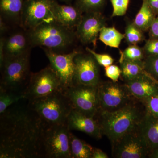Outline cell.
Wrapping results in <instances>:
<instances>
[{
	"label": "cell",
	"mask_w": 158,
	"mask_h": 158,
	"mask_svg": "<svg viewBox=\"0 0 158 158\" xmlns=\"http://www.w3.org/2000/svg\"><path fill=\"white\" fill-rule=\"evenodd\" d=\"M43 125L28 105L11 106L0 117V158H38Z\"/></svg>",
	"instance_id": "obj_1"
},
{
	"label": "cell",
	"mask_w": 158,
	"mask_h": 158,
	"mask_svg": "<svg viewBox=\"0 0 158 158\" xmlns=\"http://www.w3.org/2000/svg\"><path fill=\"white\" fill-rule=\"evenodd\" d=\"M146 113L143 103L133 100L123 107L113 111H99L96 116L103 135L109 139L111 144L126 134L138 127Z\"/></svg>",
	"instance_id": "obj_2"
},
{
	"label": "cell",
	"mask_w": 158,
	"mask_h": 158,
	"mask_svg": "<svg viewBox=\"0 0 158 158\" xmlns=\"http://www.w3.org/2000/svg\"><path fill=\"white\" fill-rule=\"evenodd\" d=\"M28 106L44 124H66L73 110L68 98L62 90L29 101Z\"/></svg>",
	"instance_id": "obj_3"
},
{
	"label": "cell",
	"mask_w": 158,
	"mask_h": 158,
	"mask_svg": "<svg viewBox=\"0 0 158 158\" xmlns=\"http://www.w3.org/2000/svg\"><path fill=\"white\" fill-rule=\"evenodd\" d=\"M70 131L67 123H44L38 141V158H72Z\"/></svg>",
	"instance_id": "obj_4"
},
{
	"label": "cell",
	"mask_w": 158,
	"mask_h": 158,
	"mask_svg": "<svg viewBox=\"0 0 158 158\" xmlns=\"http://www.w3.org/2000/svg\"><path fill=\"white\" fill-rule=\"evenodd\" d=\"M30 44L54 52L66 48L73 42L74 34L72 30L56 21L44 23L28 31Z\"/></svg>",
	"instance_id": "obj_5"
},
{
	"label": "cell",
	"mask_w": 158,
	"mask_h": 158,
	"mask_svg": "<svg viewBox=\"0 0 158 158\" xmlns=\"http://www.w3.org/2000/svg\"><path fill=\"white\" fill-rule=\"evenodd\" d=\"M1 69L0 87L16 92H24L31 76L29 53L6 59Z\"/></svg>",
	"instance_id": "obj_6"
},
{
	"label": "cell",
	"mask_w": 158,
	"mask_h": 158,
	"mask_svg": "<svg viewBox=\"0 0 158 158\" xmlns=\"http://www.w3.org/2000/svg\"><path fill=\"white\" fill-rule=\"evenodd\" d=\"M98 86L74 84L62 91L69 100L73 110L95 118L100 110Z\"/></svg>",
	"instance_id": "obj_7"
},
{
	"label": "cell",
	"mask_w": 158,
	"mask_h": 158,
	"mask_svg": "<svg viewBox=\"0 0 158 158\" xmlns=\"http://www.w3.org/2000/svg\"><path fill=\"white\" fill-rule=\"evenodd\" d=\"M63 90L61 81L50 66L31 75L24 91L28 101Z\"/></svg>",
	"instance_id": "obj_8"
},
{
	"label": "cell",
	"mask_w": 158,
	"mask_h": 158,
	"mask_svg": "<svg viewBox=\"0 0 158 158\" xmlns=\"http://www.w3.org/2000/svg\"><path fill=\"white\" fill-rule=\"evenodd\" d=\"M98 88L99 111H116L135 98L130 93L125 84L120 85L118 82H100Z\"/></svg>",
	"instance_id": "obj_9"
},
{
	"label": "cell",
	"mask_w": 158,
	"mask_h": 158,
	"mask_svg": "<svg viewBox=\"0 0 158 158\" xmlns=\"http://www.w3.org/2000/svg\"><path fill=\"white\" fill-rule=\"evenodd\" d=\"M140 126L112 144L113 157L144 158L149 156V148L142 135Z\"/></svg>",
	"instance_id": "obj_10"
},
{
	"label": "cell",
	"mask_w": 158,
	"mask_h": 158,
	"mask_svg": "<svg viewBox=\"0 0 158 158\" xmlns=\"http://www.w3.org/2000/svg\"><path fill=\"white\" fill-rule=\"evenodd\" d=\"M54 0H25L21 15L22 25L28 31L44 23L55 21Z\"/></svg>",
	"instance_id": "obj_11"
},
{
	"label": "cell",
	"mask_w": 158,
	"mask_h": 158,
	"mask_svg": "<svg viewBox=\"0 0 158 158\" xmlns=\"http://www.w3.org/2000/svg\"><path fill=\"white\" fill-rule=\"evenodd\" d=\"M43 49L51 67L61 81L63 90L74 85L75 65L74 59L79 52L73 51L69 53L60 54L48 49Z\"/></svg>",
	"instance_id": "obj_12"
},
{
	"label": "cell",
	"mask_w": 158,
	"mask_h": 158,
	"mask_svg": "<svg viewBox=\"0 0 158 158\" xmlns=\"http://www.w3.org/2000/svg\"><path fill=\"white\" fill-rule=\"evenodd\" d=\"M79 52L75 57V84L98 86L100 83L99 65L91 54Z\"/></svg>",
	"instance_id": "obj_13"
},
{
	"label": "cell",
	"mask_w": 158,
	"mask_h": 158,
	"mask_svg": "<svg viewBox=\"0 0 158 158\" xmlns=\"http://www.w3.org/2000/svg\"><path fill=\"white\" fill-rule=\"evenodd\" d=\"M105 26L104 17L99 11L87 12L77 27L76 35L83 43L96 47L100 32Z\"/></svg>",
	"instance_id": "obj_14"
},
{
	"label": "cell",
	"mask_w": 158,
	"mask_h": 158,
	"mask_svg": "<svg viewBox=\"0 0 158 158\" xmlns=\"http://www.w3.org/2000/svg\"><path fill=\"white\" fill-rule=\"evenodd\" d=\"M66 123L70 131H80L97 140L101 139L102 137L101 129L96 119L76 110H72Z\"/></svg>",
	"instance_id": "obj_15"
},
{
	"label": "cell",
	"mask_w": 158,
	"mask_h": 158,
	"mask_svg": "<svg viewBox=\"0 0 158 158\" xmlns=\"http://www.w3.org/2000/svg\"><path fill=\"white\" fill-rule=\"evenodd\" d=\"M125 85L133 97L140 101L158 94V82L148 74L125 82Z\"/></svg>",
	"instance_id": "obj_16"
},
{
	"label": "cell",
	"mask_w": 158,
	"mask_h": 158,
	"mask_svg": "<svg viewBox=\"0 0 158 158\" xmlns=\"http://www.w3.org/2000/svg\"><path fill=\"white\" fill-rule=\"evenodd\" d=\"M82 11L78 8L61 5L56 2L53 6V13L55 21L67 28L72 30L80 23Z\"/></svg>",
	"instance_id": "obj_17"
},
{
	"label": "cell",
	"mask_w": 158,
	"mask_h": 158,
	"mask_svg": "<svg viewBox=\"0 0 158 158\" xmlns=\"http://www.w3.org/2000/svg\"><path fill=\"white\" fill-rule=\"evenodd\" d=\"M29 44H31L28 35L27 36L22 33H15L4 39L5 61L28 54Z\"/></svg>",
	"instance_id": "obj_18"
},
{
	"label": "cell",
	"mask_w": 158,
	"mask_h": 158,
	"mask_svg": "<svg viewBox=\"0 0 158 158\" xmlns=\"http://www.w3.org/2000/svg\"><path fill=\"white\" fill-rule=\"evenodd\" d=\"M140 127L150 154L158 147V116H152L146 112Z\"/></svg>",
	"instance_id": "obj_19"
},
{
	"label": "cell",
	"mask_w": 158,
	"mask_h": 158,
	"mask_svg": "<svg viewBox=\"0 0 158 158\" xmlns=\"http://www.w3.org/2000/svg\"><path fill=\"white\" fill-rule=\"evenodd\" d=\"M121 76L125 82L130 81L148 74L144 69L142 62L129 61L120 58Z\"/></svg>",
	"instance_id": "obj_20"
},
{
	"label": "cell",
	"mask_w": 158,
	"mask_h": 158,
	"mask_svg": "<svg viewBox=\"0 0 158 158\" xmlns=\"http://www.w3.org/2000/svg\"><path fill=\"white\" fill-rule=\"evenodd\" d=\"M156 15L148 4V0H143L141 9L133 23L142 31L149 30Z\"/></svg>",
	"instance_id": "obj_21"
},
{
	"label": "cell",
	"mask_w": 158,
	"mask_h": 158,
	"mask_svg": "<svg viewBox=\"0 0 158 158\" xmlns=\"http://www.w3.org/2000/svg\"><path fill=\"white\" fill-rule=\"evenodd\" d=\"M72 158H91L94 148L85 141L70 133Z\"/></svg>",
	"instance_id": "obj_22"
},
{
	"label": "cell",
	"mask_w": 158,
	"mask_h": 158,
	"mask_svg": "<svg viewBox=\"0 0 158 158\" xmlns=\"http://www.w3.org/2000/svg\"><path fill=\"white\" fill-rule=\"evenodd\" d=\"M125 38V34H122L114 27H107L106 26L102 29L98 39L108 46L118 48L122 40Z\"/></svg>",
	"instance_id": "obj_23"
},
{
	"label": "cell",
	"mask_w": 158,
	"mask_h": 158,
	"mask_svg": "<svg viewBox=\"0 0 158 158\" xmlns=\"http://www.w3.org/2000/svg\"><path fill=\"white\" fill-rule=\"evenodd\" d=\"M26 99L24 92H16L0 87V114H2L12 105Z\"/></svg>",
	"instance_id": "obj_24"
},
{
	"label": "cell",
	"mask_w": 158,
	"mask_h": 158,
	"mask_svg": "<svg viewBox=\"0 0 158 158\" xmlns=\"http://www.w3.org/2000/svg\"><path fill=\"white\" fill-rule=\"evenodd\" d=\"M25 0H0L1 12L9 18L21 16Z\"/></svg>",
	"instance_id": "obj_25"
},
{
	"label": "cell",
	"mask_w": 158,
	"mask_h": 158,
	"mask_svg": "<svg viewBox=\"0 0 158 158\" xmlns=\"http://www.w3.org/2000/svg\"><path fill=\"white\" fill-rule=\"evenodd\" d=\"M144 50L137 44H130L121 53V59L135 62H142L145 59Z\"/></svg>",
	"instance_id": "obj_26"
},
{
	"label": "cell",
	"mask_w": 158,
	"mask_h": 158,
	"mask_svg": "<svg viewBox=\"0 0 158 158\" xmlns=\"http://www.w3.org/2000/svg\"><path fill=\"white\" fill-rule=\"evenodd\" d=\"M125 33V38L130 44H137L144 39L142 31L136 27L133 23L126 27Z\"/></svg>",
	"instance_id": "obj_27"
},
{
	"label": "cell",
	"mask_w": 158,
	"mask_h": 158,
	"mask_svg": "<svg viewBox=\"0 0 158 158\" xmlns=\"http://www.w3.org/2000/svg\"><path fill=\"white\" fill-rule=\"evenodd\" d=\"M143 63L145 71L158 82V55L147 56Z\"/></svg>",
	"instance_id": "obj_28"
},
{
	"label": "cell",
	"mask_w": 158,
	"mask_h": 158,
	"mask_svg": "<svg viewBox=\"0 0 158 158\" xmlns=\"http://www.w3.org/2000/svg\"><path fill=\"white\" fill-rule=\"evenodd\" d=\"M106 0H77L78 8L82 11L87 12L98 11Z\"/></svg>",
	"instance_id": "obj_29"
},
{
	"label": "cell",
	"mask_w": 158,
	"mask_h": 158,
	"mask_svg": "<svg viewBox=\"0 0 158 158\" xmlns=\"http://www.w3.org/2000/svg\"><path fill=\"white\" fill-rule=\"evenodd\" d=\"M113 7L112 17L121 16L127 11L130 0H110Z\"/></svg>",
	"instance_id": "obj_30"
},
{
	"label": "cell",
	"mask_w": 158,
	"mask_h": 158,
	"mask_svg": "<svg viewBox=\"0 0 158 158\" xmlns=\"http://www.w3.org/2000/svg\"><path fill=\"white\" fill-rule=\"evenodd\" d=\"M86 50L93 56L99 65L103 66L105 68L112 65L114 62L113 57L108 54L98 53L89 48H86Z\"/></svg>",
	"instance_id": "obj_31"
},
{
	"label": "cell",
	"mask_w": 158,
	"mask_h": 158,
	"mask_svg": "<svg viewBox=\"0 0 158 158\" xmlns=\"http://www.w3.org/2000/svg\"><path fill=\"white\" fill-rule=\"evenodd\" d=\"M141 102L144 105L146 113L158 116V94Z\"/></svg>",
	"instance_id": "obj_32"
},
{
	"label": "cell",
	"mask_w": 158,
	"mask_h": 158,
	"mask_svg": "<svg viewBox=\"0 0 158 158\" xmlns=\"http://www.w3.org/2000/svg\"><path fill=\"white\" fill-rule=\"evenodd\" d=\"M105 75L106 76L114 82H118L121 76L122 71L120 67L117 65H112L105 67Z\"/></svg>",
	"instance_id": "obj_33"
},
{
	"label": "cell",
	"mask_w": 158,
	"mask_h": 158,
	"mask_svg": "<svg viewBox=\"0 0 158 158\" xmlns=\"http://www.w3.org/2000/svg\"><path fill=\"white\" fill-rule=\"evenodd\" d=\"M143 50L146 56L158 55V39L148 40L145 43Z\"/></svg>",
	"instance_id": "obj_34"
},
{
	"label": "cell",
	"mask_w": 158,
	"mask_h": 158,
	"mask_svg": "<svg viewBox=\"0 0 158 158\" xmlns=\"http://www.w3.org/2000/svg\"><path fill=\"white\" fill-rule=\"evenodd\" d=\"M149 30L150 39H158V15L154 20Z\"/></svg>",
	"instance_id": "obj_35"
},
{
	"label": "cell",
	"mask_w": 158,
	"mask_h": 158,
	"mask_svg": "<svg viewBox=\"0 0 158 158\" xmlns=\"http://www.w3.org/2000/svg\"><path fill=\"white\" fill-rule=\"evenodd\" d=\"M109 156L106 154L101 149L94 148L91 158H108Z\"/></svg>",
	"instance_id": "obj_36"
},
{
	"label": "cell",
	"mask_w": 158,
	"mask_h": 158,
	"mask_svg": "<svg viewBox=\"0 0 158 158\" xmlns=\"http://www.w3.org/2000/svg\"><path fill=\"white\" fill-rule=\"evenodd\" d=\"M4 39L1 38L0 40V67L1 69L2 67L3 64L5 62V54L4 50Z\"/></svg>",
	"instance_id": "obj_37"
},
{
	"label": "cell",
	"mask_w": 158,
	"mask_h": 158,
	"mask_svg": "<svg viewBox=\"0 0 158 158\" xmlns=\"http://www.w3.org/2000/svg\"><path fill=\"white\" fill-rule=\"evenodd\" d=\"M148 2L156 15H158V0H148Z\"/></svg>",
	"instance_id": "obj_38"
},
{
	"label": "cell",
	"mask_w": 158,
	"mask_h": 158,
	"mask_svg": "<svg viewBox=\"0 0 158 158\" xmlns=\"http://www.w3.org/2000/svg\"><path fill=\"white\" fill-rule=\"evenodd\" d=\"M148 157L151 158H158V147L153 150L150 154Z\"/></svg>",
	"instance_id": "obj_39"
},
{
	"label": "cell",
	"mask_w": 158,
	"mask_h": 158,
	"mask_svg": "<svg viewBox=\"0 0 158 158\" xmlns=\"http://www.w3.org/2000/svg\"><path fill=\"white\" fill-rule=\"evenodd\" d=\"M6 29V27L4 26V23L3 21H2V20L1 19V33L3 32V31H5Z\"/></svg>",
	"instance_id": "obj_40"
},
{
	"label": "cell",
	"mask_w": 158,
	"mask_h": 158,
	"mask_svg": "<svg viewBox=\"0 0 158 158\" xmlns=\"http://www.w3.org/2000/svg\"><path fill=\"white\" fill-rule=\"evenodd\" d=\"M64 1H69V0H64Z\"/></svg>",
	"instance_id": "obj_41"
}]
</instances>
